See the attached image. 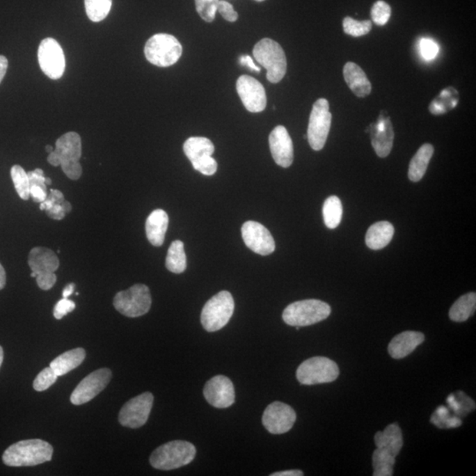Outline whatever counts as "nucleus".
<instances>
[{
  "label": "nucleus",
  "instance_id": "f257e3e1",
  "mask_svg": "<svg viewBox=\"0 0 476 476\" xmlns=\"http://www.w3.org/2000/svg\"><path fill=\"white\" fill-rule=\"evenodd\" d=\"M53 447L42 439H28L9 446L3 462L9 467H32L51 461Z\"/></svg>",
  "mask_w": 476,
  "mask_h": 476
},
{
  "label": "nucleus",
  "instance_id": "f03ea898",
  "mask_svg": "<svg viewBox=\"0 0 476 476\" xmlns=\"http://www.w3.org/2000/svg\"><path fill=\"white\" fill-rule=\"evenodd\" d=\"M196 456V448L191 443L175 441L155 449L150 456V464L159 470H173L190 464Z\"/></svg>",
  "mask_w": 476,
  "mask_h": 476
},
{
  "label": "nucleus",
  "instance_id": "7ed1b4c3",
  "mask_svg": "<svg viewBox=\"0 0 476 476\" xmlns=\"http://www.w3.org/2000/svg\"><path fill=\"white\" fill-rule=\"evenodd\" d=\"M328 303L317 299L299 301L289 304L283 313V319L291 326H308L323 322L330 316Z\"/></svg>",
  "mask_w": 476,
  "mask_h": 476
},
{
  "label": "nucleus",
  "instance_id": "20e7f679",
  "mask_svg": "<svg viewBox=\"0 0 476 476\" xmlns=\"http://www.w3.org/2000/svg\"><path fill=\"white\" fill-rule=\"evenodd\" d=\"M253 56L266 68L271 84L282 81L287 72V58L282 46L272 39L264 38L254 46Z\"/></svg>",
  "mask_w": 476,
  "mask_h": 476
},
{
  "label": "nucleus",
  "instance_id": "39448f33",
  "mask_svg": "<svg viewBox=\"0 0 476 476\" xmlns=\"http://www.w3.org/2000/svg\"><path fill=\"white\" fill-rule=\"evenodd\" d=\"M235 303L229 291H221L208 300L201 312V324L207 332H216L229 323Z\"/></svg>",
  "mask_w": 476,
  "mask_h": 476
},
{
  "label": "nucleus",
  "instance_id": "423d86ee",
  "mask_svg": "<svg viewBox=\"0 0 476 476\" xmlns=\"http://www.w3.org/2000/svg\"><path fill=\"white\" fill-rule=\"evenodd\" d=\"M148 61L159 68H168L181 58L183 47L175 36L157 34L148 39L144 49Z\"/></svg>",
  "mask_w": 476,
  "mask_h": 476
},
{
  "label": "nucleus",
  "instance_id": "0eeeda50",
  "mask_svg": "<svg viewBox=\"0 0 476 476\" xmlns=\"http://www.w3.org/2000/svg\"><path fill=\"white\" fill-rule=\"evenodd\" d=\"M56 154L61 160V166L64 173L72 180H77L82 174L79 160L81 158L82 148L81 136L74 132L62 135L56 141Z\"/></svg>",
  "mask_w": 476,
  "mask_h": 476
},
{
  "label": "nucleus",
  "instance_id": "6e6552de",
  "mask_svg": "<svg viewBox=\"0 0 476 476\" xmlns=\"http://www.w3.org/2000/svg\"><path fill=\"white\" fill-rule=\"evenodd\" d=\"M339 374L340 370L337 363L323 356L306 360L296 370L297 380L306 386L333 382Z\"/></svg>",
  "mask_w": 476,
  "mask_h": 476
},
{
  "label": "nucleus",
  "instance_id": "1a4fd4ad",
  "mask_svg": "<svg viewBox=\"0 0 476 476\" xmlns=\"http://www.w3.org/2000/svg\"><path fill=\"white\" fill-rule=\"evenodd\" d=\"M113 304L118 312L128 317L145 315L151 308L150 290L144 284H136L125 291H120L114 297Z\"/></svg>",
  "mask_w": 476,
  "mask_h": 476
},
{
  "label": "nucleus",
  "instance_id": "9d476101",
  "mask_svg": "<svg viewBox=\"0 0 476 476\" xmlns=\"http://www.w3.org/2000/svg\"><path fill=\"white\" fill-rule=\"evenodd\" d=\"M331 124L332 114L329 111V102L325 98H320L314 102L307 132L309 144L313 150L319 151L325 147Z\"/></svg>",
  "mask_w": 476,
  "mask_h": 476
},
{
  "label": "nucleus",
  "instance_id": "9b49d317",
  "mask_svg": "<svg viewBox=\"0 0 476 476\" xmlns=\"http://www.w3.org/2000/svg\"><path fill=\"white\" fill-rule=\"evenodd\" d=\"M154 395L144 392L125 403L118 415V421L124 427L138 429L143 426L150 418Z\"/></svg>",
  "mask_w": 476,
  "mask_h": 476
},
{
  "label": "nucleus",
  "instance_id": "f8f14e48",
  "mask_svg": "<svg viewBox=\"0 0 476 476\" xmlns=\"http://www.w3.org/2000/svg\"><path fill=\"white\" fill-rule=\"evenodd\" d=\"M38 61L42 71L49 79H58L64 74L65 70L64 51L55 39L42 40L38 49Z\"/></svg>",
  "mask_w": 476,
  "mask_h": 476
},
{
  "label": "nucleus",
  "instance_id": "ddd939ff",
  "mask_svg": "<svg viewBox=\"0 0 476 476\" xmlns=\"http://www.w3.org/2000/svg\"><path fill=\"white\" fill-rule=\"evenodd\" d=\"M296 414L289 405L280 402L271 403L262 416L264 427L271 434L280 435L289 431L295 425Z\"/></svg>",
  "mask_w": 476,
  "mask_h": 476
},
{
  "label": "nucleus",
  "instance_id": "4468645a",
  "mask_svg": "<svg viewBox=\"0 0 476 476\" xmlns=\"http://www.w3.org/2000/svg\"><path fill=\"white\" fill-rule=\"evenodd\" d=\"M111 370L102 368L95 370L82 379L71 395L72 404L79 406L92 401L104 391L111 379Z\"/></svg>",
  "mask_w": 476,
  "mask_h": 476
},
{
  "label": "nucleus",
  "instance_id": "2eb2a0df",
  "mask_svg": "<svg viewBox=\"0 0 476 476\" xmlns=\"http://www.w3.org/2000/svg\"><path fill=\"white\" fill-rule=\"evenodd\" d=\"M237 91L247 111L257 113L266 109V90L256 79L248 75L240 76L237 81Z\"/></svg>",
  "mask_w": 476,
  "mask_h": 476
},
{
  "label": "nucleus",
  "instance_id": "dca6fc26",
  "mask_svg": "<svg viewBox=\"0 0 476 476\" xmlns=\"http://www.w3.org/2000/svg\"><path fill=\"white\" fill-rule=\"evenodd\" d=\"M242 237L246 246L260 255H270L276 250L272 235L266 227L257 221H249L244 223Z\"/></svg>",
  "mask_w": 476,
  "mask_h": 476
},
{
  "label": "nucleus",
  "instance_id": "f3484780",
  "mask_svg": "<svg viewBox=\"0 0 476 476\" xmlns=\"http://www.w3.org/2000/svg\"><path fill=\"white\" fill-rule=\"evenodd\" d=\"M203 393L207 402L216 408H230L234 404L236 398L233 383L223 375H218L208 380Z\"/></svg>",
  "mask_w": 476,
  "mask_h": 476
},
{
  "label": "nucleus",
  "instance_id": "a211bd4d",
  "mask_svg": "<svg viewBox=\"0 0 476 476\" xmlns=\"http://www.w3.org/2000/svg\"><path fill=\"white\" fill-rule=\"evenodd\" d=\"M271 154L274 161L283 168H289L294 160L293 142L283 125H278L269 135Z\"/></svg>",
  "mask_w": 476,
  "mask_h": 476
},
{
  "label": "nucleus",
  "instance_id": "6ab92c4d",
  "mask_svg": "<svg viewBox=\"0 0 476 476\" xmlns=\"http://www.w3.org/2000/svg\"><path fill=\"white\" fill-rule=\"evenodd\" d=\"M370 136H372V147L379 157H388L395 140L391 120L388 115L383 112L378 121L370 125Z\"/></svg>",
  "mask_w": 476,
  "mask_h": 476
},
{
  "label": "nucleus",
  "instance_id": "aec40b11",
  "mask_svg": "<svg viewBox=\"0 0 476 476\" xmlns=\"http://www.w3.org/2000/svg\"><path fill=\"white\" fill-rule=\"evenodd\" d=\"M425 336L415 331H406L396 335L388 346L389 355L393 359L405 358L418 348L420 344L425 342Z\"/></svg>",
  "mask_w": 476,
  "mask_h": 476
},
{
  "label": "nucleus",
  "instance_id": "412c9836",
  "mask_svg": "<svg viewBox=\"0 0 476 476\" xmlns=\"http://www.w3.org/2000/svg\"><path fill=\"white\" fill-rule=\"evenodd\" d=\"M29 267L36 276L40 274L55 273L59 267V260L51 250L45 247H35L29 256Z\"/></svg>",
  "mask_w": 476,
  "mask_h": 476
},
{
  "label": "nucleus",
  "instance_id": "4be33fe9",
  "mask_svg": "<svg viewBox=\"0 0 476 476\" xmlns=\"http://www.w3.org/2000/svg\"><path fill=\"white\" fill-rule=\"evenodd\" d=\"M343 76L350 90L358 97H366L372 92V84L367 78L365 72L358 65L348 62L344 66Z\"/></svg>",
  "mask_w": 476,
  "mask_h": 476
},
{
  "label": "nucleus",
  "instance_id": "5701e85b",
  "mask_svg": "<svg viewBox=\"0 0 476 476\" xmlns=\"http://www.w3.org/2000/svg\"><path fill=\"white\" fill-rule=\"evenodd\" d=\"M168 226V216L163 209L152 212L145 221V234L152 246H161Z\"/></svg>",
  "mask_w": 476,
  "mask_h": 476
},
{
  "label": "nucleus",
  "instance_id": "b1692460",
  "mask_svg": "<svg viewBox=\"0 0 476 476\" xmlns=\"http://www.w3.org/2000/svg\"><path fill=\"white\" fill-rule=\"evenodd\" d=\"M374 441L376 448L396 457L403 446L402 429L397 423H392L385 431L376 432Z\"/></svg>",
  "mask_w": 476,
  "mask_h": 476
},
{
  "label": "nucleus",
  "instance_id": "393cba45",
  "mask_svg": "<svg viewBox=\"0 0 476 476\" xmlns=\"http://www.w3.org/2000/svg\"><path fill=\"white\" fill-rule=\"evenodd\" d=\"M184 152L194 167L212 157L214 152V145L207 138L191 137L184 142Z\"/></svg>",
  "mask_w": 476,
  "mask_h": 476
},
{
  "label": "nucleus",
  "instance_id": "a878e982",
  "mask_svg": "<svg viewBox=\"0 0 476 476\" xmlns=\"http://www.w3.org/2000/svg\"><path fill=\"white\" fill-rule=\"evenodd\" d=\"M395 228L388 221H379L370 227L367 231L365 242L372 250H381L392 239Z\"/></svg>",
  "mask_w": 476,
  "mask_h": 476
},
{
  "label": "nucleus",
  "instance_id": "bb28decb",
  "mask_svg": "<svg viewBox=\"0 0 476 476\" xmlns=\"http://www.w3.org/2000/svg\"><path fill=\"white\" fill-rule=\"evenodd\" d=\"M85 357L86 351L84 349L77 348L69 350L53 360L49 367L54 370L58 376H64L81 365Z\"/></svg>",
  "mask_w": 476,
  "mask_h": 476
},
{
  "label": "nucleus",
  "instance_id": "cd10ccee",
  "mask_svg": "<svg viewBox=\"0 0 476 476\" xmlns=\"http://www.w3.org/2000/svg\"><path fill=\"white\" fill-rule=\"evenodd\" d=\"M434 153V148L431 144L422 145L410 161L408 177L412 182H419L427 170L429 161Z\"/></svg>",
  "mask_w": 476,
  "mask_h": 476
},
{
  "label": "nucleus",
  "instance_id": "c85d7f7f",
  "mask_svg": "<svg viewBox=\"0 0 476 476\" xmlns=\"http://www.w3.org/2000/svg\"><path fill=\"white\" fill-rule=\"evenodd\" d=\"M476 308V294L470 292L459 297L451 307L449 317L452 322H464L468 320Z\"/></svg>",
  "mask_w": 476,
  "mask_h": 476
},
{
  "label": "nucleus",
  "instance_id": "c756f323",
  "mask_svg": "<svg viewBox=\"0 0 476 476\" xmlns=\"http://www.w3.org/2000/svg\"><path fill=\"white\" fill-rule=\"evenodd\" d=\"M187 255H185L184 243L176 240L168 248L166 257V267L174 273H182L187 269Z\"/></svg>",
  "mask_w": 476,
  "mask_h": 476
},
{
  "label": "nucleus",
  "instance_id": "7c9ffc66",
  "mask_svg": "<svg viewBox=\"0 0 476 476\" xmlns=\"http://www.w3.org/2000/svg\"><path fill=\"white\" fill-rule=\"evenodd\" d=\"M343 208L342 201L337 196L327 198L323 206L324 221L327 228L336 229L342 221Z\"/></svg>",
  "mask_w": 476,
  "mask_h": 476
},
{
  "label": "nucleus",
  "instance_id": "2f4dec72",
  "mask_svg": "<svg viewBox=\"0 0 476 476\" xmlns=\"http://www.w3.org/2000/svg\"><path fill=\"white\" fill-rule=\"evenodd\" d=\"M395 462V457L376 448L372 455L373 475L392 476Z\"/></svg>",
  "mask_w": 476,
  "mask_h": 476
},
{
  "label": "nucleus",
  "instance_id": "473e14b6",
  "mask_svg": "<svg viewBox=\"0 0 476 476\" xmlns=\"http://www.w3.org/2000/svg\"><path fill=\"white\" fill-rule=\"evenodd\" d=\"M112 0H85L86 13L92 22L104 21L111 11Z\"/></svg>",
  "mask_w": 476,
  "mask_h": 476
},
{
  "label": "nucleus",
  "instance_id": "72a5a7b5",
  "mask_svg": "<svg viewBox=\"0 0 476 476\" xmlns=\"http://www.w3.org/2000/svg\"><path fill=\"white\" fill-rule=\"evenodd\" d=\"M11 177L19 196L23 200H28L31 198V183L28 173L19 165H15L11 168Z\"/></svg>",
  "mask_w": 476,
  "mask_h": 476
},
{
  "label": "nucleus",
  "instance_id": "f704fd0d",
  "mask_svg": "<svg viewBox=\"0 0 476 476\" xmlns=\"http://www.w3.org/2000/svg\"><path fill=\"white\" fill-rule=\"evenodd\" d=\"M372 29V22L370 21L359 22L351 17H346L343 19L344 32L355 38L369 34Z\"/></svg>",
  "mask_w": 476,
  "mask_h": 476
},
{
  "label": "nucleus",
  "instance_id": "c9c22d12",
  "mask_svg": "<svg viewBox=\"0 0 476 476\" xmlns=\"http://www.w3.org/2000/svg\"><path fill=\"white\" fill-rule=\"evenodd\" d=\"M220 0H195L198 15L205 22H212L216 18Z\"/></svg>",
  "mask_w": 476,
  "mask_h": 476
},
{
  "label": "nucleus",
  "instance_id": "e433bc0d",
  "mask_svg": "<svg viewBox=\"0 0 476 476\" xmlns=\"http://www.w3.org/2000/svg\"><path fill=\"white\" fill-rule=\"evenodd\" d=\"M58 375L51 367H47L39 373L33 383V388L38 392L45 391L57 381Z\"/></svg>",
  "mask_w": 476,
  "mask_h": 476
},
{
  "label": "nucleus",
  "instance_id": "4c0bfd02",
  "mask_svg": "<svg viewBox=\"0 0 476 476\" xmlns=\"http://www.w3.org/2000/svg\"><path fill=\"white\" fill-rule=\"evenodd\" d=\"M372 21L378 26L386 25L391 16V8L385 1H376L372 8Z\"/></svg>",
  "mask_w": 476,
  "mask_h": 476
},
{
  "label": "nucleus",
  "instance_id": "58836bf2",
  "mask_svg": "<svg viewBox=\"0 0 476 476\" xmlns=\"http://www.w3.org/2000/svg\"><path fill=\"white\" fill-rule=\"evenodd\" d=\"M420 52L425 61H432L438 54V45L429 38H423L420 42Z\"/></svg>",
  "mask_w": 476,
  "mask_h": 476
},
{
  "label": "nucleus",
  "instance_id": "ea45409f",
  "mask_svg": "<svg viewBox=\"0 0 476 476\" xmlns=\"http://www.w3.org/2000/svg\"><path fill=\"white\" fill-rule=\"evenodd\" d=\"M75 303L72 300L68 299H63L59 300L54 307V315L56 319H62L68 313L74 312L75 309Z\"/></svg>",
  "mask_w": 476,
  "mask_h": 476
},
{
  "label": "nucleus",
  "instance_id": "a19ab883",
  "mask_svg": "<svg viewBox=\"0 0 476 476\" xmlns=\"http://www.w3.org/2000/svg\"><path fill=\"white\" fill-rule=\"evenodd\" d=\"M217 11L228 22H234L238 19L237 13L235 11L233 6L226 1H219Z\"/></svg>",
  "mask_w": 476,
  "mask_h": 476
},
{
  "label": "nucleus",
  "instance_id": "79ce46f5",
  "mask_svg": "<svg viewBox=\"0 0 476 476\" xmlns=\"http://www.w3.org/2000/svg\"><path fill=\"white\" fill-rule=\"evenodd\" d=\"M35 279L38 287L42 290L51 289L57 282V276L54 273L40 274L35 277Z\"/></svg>",
  "mask_w": 476,
  "mask_h": 476
},
{
  "label": "nucleus",
  "instance_id": "37998d69",
  "mask_svg": "<svg viewBox=\"0 0 476 476\" xmlns=\"http://www.w3.org/2000/svg\"><path fill=\"white\" fill-rule=\"evenodd\" d=\"M28 176L29 178V183L31 185H38L44 188V189L47 190V185L45 184V177L44 170L41 168H35V170L28 172Z\"/></svg>",
  "mask_w": 476,
  "mask_h": 476
},
{
  "label": "nucleus",
  "instance_id": "c03bdc74",
  "mask_svg": "<svg viewBox=\"0 0 476 476\" xmlns=\"http://www.w3.org/2000/svg\"><path fill=\"white\" fill-rule=\"evenodd\" d=\"M47 190L44 189L38 185H31V197L32 200L36 203H41L47 198Z\"/></svg>",
  "mask_w": 476,
  "mask_h": 476
},
{
  "label": "nucleus",
  "instance_id": "a18cd8bd",
  "mask_svg": "<svg viewBox=\"0 0 476 476\" xmlns=\"http://www.w3.org/2000/svg\"><path fill=\"white\" fill-rule=\"evenodd\" d=\"M46 214H47L48 216L53 220L61 221L64 219L65 216V213L64 210H63L61 204L58 203L54 204V206H53L51 209L46 211Z\"/></svg>",
  "mask_w": 476,
  "mask_h": 476
},
{
  "label": "nucleus",
  "instance_id": "49530a36",
  "mask_svg": "<svg viewBox=\"0 0 476 476\" xmlns=\"http://www.w3.org/2000/svg\"><path fill=\"white\" fill-rule=\"evenodd\" d=\"M56 200L54 196H53L52 193H49L48 195L47 198L45 201H42V203H40V209L42 211H47L51 209V208L54 206V204H56Z\"/></svg>",
  "mask_w": 476,
  "mask_h": 476
},
{
  "label": "nucleus",
  "instance_id": "de8ad7c7",
  "mask_svg": "<svg viewBox=\"0 0 476 476\" xmlns=\"http://www.w3.org/2000/svg\"><path fill=\"white\" fill-rule=\"evenodd\" d=\"M240 63L242 65L249 66L251 70L260 72V68H257V66L254 64L253 58H251L250 56H242L240 58Z\"/></svg>",
  "mask_w": 476,
  "mask_h": 476
},
{
  "label": "nucleus",
  "instance_id": "09e8293b",
  "mask_svg": "<svg viewBox=\"0 0 476 476\" xmlns=\"http://www.w3.org/2000/svg\"><path fill=\"white\" fill-rule=\"evenodd\" d=\"M8 61L5 56L0 55V84H1L2 79H4L8 71Z\"/></svg>",
  "mask_w": 476,
  "mask_h": 476
},
{
  "label": "nucleus",
  "instance_id": "8fccbe9b",
  "mask_svg": "<svg viewBox=\"0 0 476 476\" xmlns=\"http://www.w3.org/2000/svg\"><path fill=\"white\" fill-rule=\"evenodd\" d=\"M271 476H303V473L301 470H287L273 473Z\"/></svg>",
  "mask_w": 476,
  "mask_h": 476
},
{
  "label": "nucleus",
  "instance_id": "3c124183",
  "mask_svg": "<svg viewBox=\"0 0 476 476\" xmlns=\"http://www.w3.org/2000/svg\"><path fill=\"white\" fill-rule=\"evenodd\" d=\"M47 160L49 164H51L52 166H61V160H59L58 155L56 154L54 151L51 152V153L49 154Z\"/></svg>",
  "mask_w": 476,
  "mask_h": 476
},
{
  "label": "nucleus",
  "instance_id": "603ef678",
  "mask_svg": "<svg viewBox=\"0 0 476 476\" xmlns=\"http://www.w3.org/2000/svg\"><path fill=\"white\" fill-rule=\"evenodd\" d=\"M74 289L75 284L69 283L68 285L65 287L64 290H63V299H68V297L70 296L74 292Z\"/></svg>",
  "mask_w": 476,
  "mask_h": 476
},
{
  "label": "nucleus",
  "instance_id": "864d4df0",
  "mask_svg": "<svg viewBox=\"0 0 476 476\" xmlns=\"http://www.w3.org/2000/svg\"><path fill=\"white\" fill-rule=\"evenodd\" d=\"M51 193L54 196L56 203L58 204H62L65 201L64 194L61 193V191L51 189Z\"/></svg>",
  "mask_w": 476,
  "mask_h": 476
},
{
  "label": "nucleus",
  "instance_id": "5fc2aeb1",
  "mask_svg": "<svg viewBox=\"0 0 476 476\" xmlns=\"http://www.w3.org/2000/svg\"><path fill=\"white\" fill-rule=\"evenodd\" d=\"M6 283V274L4 267L0 264V290L4 289Z\"/></svg>",
  "mask_w": 476,
  "mask_h": 476
},
{
  "label": "nucleus",
  "instance_id": "6e6d98bb",
  "mask_svg": "<svg viewBox=\"0 0 476 476\" xmlns=\"http://www.w3.org/2000/svg\"><path fill=\"white\" fill-rule=\"evenodd\" d=\"M61 206L65 214L70 213V212L72 211L71 204L70 203H68V201H64V203L61 204Z\"/></svg>",
  "mask_w": 476,
  "mask_h": 476
},
{
  "label": "nucleus",
  "instance_id": "4d7b16f0",
  "mask_svg": "<svg viewBox=\"0 0 476 476\" xmlns=\"http://www.w3.org/2000/svg\"><path fill=\"white\" fill-rule=\"evenodd\" d=\"M3 360H4V351H3L2 347L0 346V367L2 365Z\"/></svg>",
  "mask_w": 476,
  "mask_h": 476
},
{
  "label": "nucleus",
  "instance_id": "13d9d810",
  "mask_svg": "<svg viewBox=\"0 0 476 476\" xmlns=\"http://www.w3.org/2000/svg\"><path fill=\"white\" fill-rule=\"evenodd\" d=\"M45 150L46 152H48L49 154H51V152L54 151V150H53V147H51V145H46Z\"/></svg>",
  "mask_w": 476,
  "mask_h": 476
},
{
  "label": "nucleus",
  "instance_id": "bf43d9fd",
  "mask_svg": "<svg viewBox=\"0 0 476 476\" xmlns=\"http://www.w3.org/2000/svg\"><path fill=\"white\" fill-rule=\"evenodd\" d=\"M52 183L51 178L49 177H46L45 178V184L46 185H51Z\"/></svg>",
  "mask_w": 476,
  "mask_h": 476
},
{
  "label": "nucleus",
  "instance_id": "052dcab7",
  "mask_svg": "<svg viewBox=\"0 0 476 476\" xmlns=\"http://www.w3.org/2000/svg\"><path fill=\"white\" fill-rule=\"evenodd\" d=\"M255 1H257V2H262V1H264V0H255Z\"/></svg>",
  "mask_w": 476,
  "mask_h": 476
}]
</instances>
